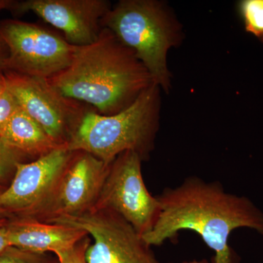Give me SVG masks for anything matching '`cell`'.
I'll return each mask as SVG.
<instances>
[{
  "label": "cell",
  "mask_w": 263,
  "mask_h": 263,
  "mask_svg": "<svg viewBox=\"0 0 263 263\" xmlns=\"http://www.w3.org/2000/svg\"><path fill=\"white\" fill-rule=\"evenodd\" d=\"M156 197L160 215L152 230L142 236L150 247L163 245L181 230H191L214 251L212 263H240L229 245L232 232L247 228L263 235L262 211L248 197L227 193L218 181L191 176Z\"/></svg>",
  "instance_id": "1"
},
{
  "label": "cell",
  "mask_w": 263,
  "mask_h": 263,
  "mask_svg": "<svg viewBox=\"0 0 263 263\" xmlns=\"http://www.w3.org/2000/svg\"><path fill=\"white\" fill-rule=\"evenodd\" d=\"M48 81L67 98L103 115L125 110L154 84L134 52L107 28L95 42L76 47L70 65Z\"/></svg>",
  "instance_id": "2"
},
{
  "label": "cell",
  "mask_w": 263,
  "mask_h": 263,
  "mask_svg": "<svg viewBox=\"0 0 263 263\" xmlns=\"http://www.w3.org/2000/svg\"><path fill=\"white\" fill-rule=\"evenodd\" d=\"M103 28L134 52L154 84L168 95L173 76L167 65L170 50L182 45L183 27L176 12L162 0H120L112 5Z\"/></svg>",
  "instance_id": "3"
},
{
  "label": "cell",
  "mask_w": 263,
  "mask_h": 263,
  "mask_svg": "<svg viewBox=\"0 0 263 263\" xmlns=\"http://www.w3.org/2000/svg\"><path fill=\"white\" fill-rule=\"evenodd\" d=\"M162 91L152 84L130 106L114 115L89 109L65 148L87 152L107 164L127 151L148 160L160 129Z\"/></svg>",
  "instance_id": "4"
},
{
  "label": "cell",
  "mask_w": 263,
  "mask_h": 263,
  "mask_svg": "<svg viewBox=\"0 0 263 263\" xmlns=\"http://www.w3.org/2000/svg\"><path fill=\"white\" fill-rule=\"evenodd\" d=\"M8 50L6 70L49 80L70 65L76 46L37 24L17 20L0 23Z\"/></svg>",
  "instance_id": "5"
},
{
  "label": "cell",
  "mask_w": 263,
  "mask_h": 263,
  "mask_svg": "<svg viewBox=\"0 0 263 263\" xmlns=\"http://www.w3.org/2000/svg\"><path fill=\"white\" fill-rule=\"evenodd\" d=\"M48 222L74 227L92 236L94 243L86 252L87 263H160L133 226L110 209L93 208Z\"/></svg>",
  "instance_id": "6"
},
{
  "label": "cell",
  "mask_w": 263,
  "mask_h": 263,
  "mask_svg": "<svg viewBox=\"0 0 263 263\" xmlns=\"http://www.w3.org/2000/svg\"><path fill=\"white\" fill-rule=\"evenodd\" d=\"M7 89L18 106L60 146H66L87 111L84 104L67 98L47 79L5 71Z\"/></svg>",
  "instance_id": "7"
},
{
  "label": "cell",
  "mask_w": 263,
  "mask_h": 263,
  "mask_svg": "<svg viewBox=\"0 0 263 263\" xmlns=\"http://www.w3.org/2000/svg\"><path fill=\"white\" fill-rule=\"evenodd\" d=\"M142 162L141 157L130 151L118 156L110 164L94 208L117 212L143 236L157 222L160 205L145 184Z\"/></svg>",
  "instance_id": "8"
},
{
  "label": "cell",
  "mask_w": 263,
  "mask_h": 263,
  "mask_svg": "<svg viewBox=\"0 0 263 263\" xmlns=\"http://www.w3.org/2000/svg\"><path fill=\"white\" fill-rule=\"evenodd\" d=\"M73 152L62 146L29 163L18 162L8 187L0 195L7 219H37L48 205Z\"/></svg>",
  "instance_id": "9"
},
{
  "label": "cell",
  "mask_w": 263,
  "mask_h": 263,
  "mask_svg": "<svg viewBox=\"0 0 263 263\" xmlns=\"http://www.w3.org/2000/svg\"><path fill=\"white\" fill-rule=\"evenodd\" d=\"M110 165L87 152H73L51 200L35 219L48 222L91 210L98 201Z\"/></svg>",
  "instance_id": "10"
},
{
  "label": "cell",
  "mask_w": 263,
  "mask_h": 263,
  "mask_svg": "<svg viewBox=\"0 0 263 263\" xmlns=\"http://www.w3.org/2000/svg\"><path fill=\"white\" fill-rule=\"evenodd\" d=\"M111 7L108 0H26L13 2L10 9L19 13L32 12L62 31L70 45L81 47L98 40Z\"/></svg>",
  "instance_id": "11"
},
{
  "label": "cell",
  "mask_w": 263,
  "mask_h": 263,
  "mask_svg": "<svg viewBox=\"0 0 263 263\" xmlns=\"http://www.w3.org/2000/svg\"><path fill=\"white\" fill-rule=\"evenodd\" d=\"M8 233L11 247L37 254L71 248L89 235L74 227L27 217L8 219Z\"/></svg>",
  "instance_id": "12"
},
{
  "label": "cell",
  "mask_w": 263,
  "mask_h": 263,
  "mask_svg": "<svg viewBox=\"0 0 263 263\" xmlns=\"http://www.w3.org/2000/svg\"><path fill=\"white\" fill-rule=\"evenodd\" d=\"M0 140L22 155L36 159L62 147L20 107L2 132Z\"/></svg>",
  "instance_id": "13"
},
{
  "label": "cell",
  "mask_w": 263,
  "mask_h": 263,
  "mask_svg": "<svg viewBox=\"0 0 263 263\" xmlns=\"http://www.w3.org/2000/svg\"><path fill=\"white\" fill-rule=\"evenodd\" d=\"M236 11L246 32L263 43V0H240Z\"/></svg>",
  "instance_id": "14"
},
{
  "label": "cell",
  "mask_w": 263,
  "mask_h": 263,
  "mask_svg": "<svg viewBox=\"0 0 263 263\" xmlns=\"http://www.w3.org/2000/svg\"><path fill=\"white\" fill-rule=\"evenodd\" d=\"M0 263H60L56 255L32 253L10 247L0 254Z\"/></svg>",
  "instance_id": "15"
},
{
  "label": "cell",
  "mask_w": 263,
  "mask_h": 263,
  "mask_svg": "<svg viewBox=\"0 0 263 263\" xmlns=\"http://www.w3.org/2000/svg\"><path fill=\"white\" fill-rule=\"evenodd\" d=\"M90 243L91 240L88 235L74 247L57 251L53 254L56 255L60 263H87L86 260V252Z\"/></svg>",
  "instance_id": "16"
},
{
  "label": "cell",
  "mask_w": 263,
  "mask_h": 263,
  "mask_svg": "<svg viewBox=\"0 0 263 263\" xmlns=\"http://www.w3.org/2000/svg\"><path fill=\"white\" fill-rule=\"evenodd\" d=\"M21 155L22 154L7 146L0 140V179L13 171L15 172V165L20 162Z\"/></svg>",
  "instance_id": "17"
},
{
  "label": "cell",
  "mask_w": 263,
  "mask_h": 263,
  "mask_svg": "<svg viewBox=\"0 0 263 263\" xmlns=\"http://www.w3.org/2000/svg\"><path fill=\"white\" fill-rule=\"evenodd\" d=\"M18 107L15 98L6 88L0 94V135Z\"/></svg>",
  "instance_id": "18"
},
{
  "label": "cell",
  "mask_w": 263,
  "mask_h": 263,
  "mask_svg": "<svg viewBox=\"0 0 263 263\" xmlns=\"http://www.w3.org/2000/svg\"><path fill=\"white\" fill-rule=\"evenodd\" d=\"M8 219H0V254H3L10 246L8 233Z\"/></svg>",
  "instance_id": "19"
},
{
  "label": "cell",
  "mask_w": 263,
  "mask_h": 263,
  "mask_svg": "<svg viewBox=\"0 0 263 263\" xmlns=\"http://www.w3.org/2000/svg\"><path fill=\"white\" fill-rule=\"evenodd\" d=\"M8 57V50L3 40L0 37V72L6 70L7 60Z\"/></svg>",
  "instance_id": "20"
},
{
  "label": "cell",
  "mask_w": 263,
  "mask_h": 263,
  "mask_svg": "<svg viewBox=\"0 0 263 263\" xmlns=\"http://www.w3.org/2000/svg\"><path fill=\"white\" fill-rule=\"evenodd\" d=\"M6 89V82H5V78L4 72H0V94Z\"/></svg>",
  "instance_id": "21"
},
{
  "label": "cell",
  "mask_w": 263,
  "mask_h": 263,
  "mask_svg": "<svg viewBox=\"0 0 263 263\" xmlns=\"http://www.w3.org/2000/svg\"><path fill=\"white\" fill-rule=\"evenodd\" d=\"M13 2L14 1H8V0H3V2L0 3V11H1L2 10L5 9V8H11Z\"/></svg>",
  "instance_id": "22"
},
{
  "label": "cell",
  "mask_w": 263,
  "mask_h": 263,
  "mask_svg": "<svg viewBox=\"0 0 263 263\" xmlns=\"http://www.w3.org/2000/svg\"><path fill=\"white\" fill-rule=\"evenodd\" d=\"M182 263H212L209 262L206 259H200V260H197V259H193V260L184 261Z\"/></svg>",
  "instance_id": "23"
},
{
  "label": "cell",
  "mask_w": 263,
  "mask_h": 263,
  "mask_svg": "<svg viewBox=\"0 0 263 263\" xmlns=\"http://www.w3.org/2000/svg\"><path fill=\"white\" fill-rule=\"evenodd\" d=\"M5 189V188H3L1 186H0V195H1L2 193H3V192L4 191ZM5 218H6V216H5L4 212H3V210H2L1 208H0V219H5Z\"/></svg>",
  "instance_id": "24"
},
{
  "label": "cell",
  "mask_w": 263,
  "mask_h": 263,
  "mask_svg": "<svg viewBox=\"0 0 263 263\" xmlns=\"http://www.w3.org/2000/svg\"><path fill=\"white\" fill-rule=\"evenodd\" d=\"M2 2H3V0H0V3H1Z\"/></svg>",
  "instance_id": "25"
}]
</instances>
